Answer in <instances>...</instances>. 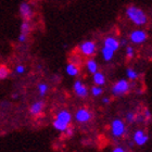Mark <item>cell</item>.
<instances>
[{"instance_id": "8992f818", "label": "cell", "mask_w": 152, "mask_h": 152, "mask_svg": "<svg viewBox=\"0 0 152 152\" xmlns=\"http://www.w3.org/2000/svg\"><path fill=\"white\" fill-rule=\"evenodd\" d=\"M74 118L77 123L79 124H87L89 123L92 118L91 112L86 108H79L74 114Z\"/></svg>"}, {"instance_id": "ffe728a7", "label": "cell", "mask_w": 152, "mask_h": 152, "mask_svg": "<svg viewBox=\"0 0 152 152\" xmlns=\"http://www.w3.org/2000/svg\"><path fill=\"white\" fill-rule=\"evenodd\" d=\"M31 28H32V26H31L29 21H23L22 24H21V33L28 35V33L31 32Z\"/></svg>"}, {"instance_id": "6da1fadb", "label": "cell", "mask_w": 152, "mask_h": 152, "mask_svg": "<svg viewBox=\"0 0 152 152\" xmlns=\"http://www.w3.org/2000/svg\"><path fill=\"white\" fill-rule=\"evenodd\" d=\"M126 16L137 26H145L148 23V15L142 9L136 6H129L126 9Z\"/></svg>"}, {"instance_id": "5bb4252c", "label": "cell", "mask_w": 152, "mask_h": 152, "mask_svg": "<svg viewBox=\"0 0 152 152\" xmlns=\"http://www.w3.org/2000/svg\"><path fill=\"white\" fill-rule=\"evenodd\" d=\"M105 75L101 72H96L95 74H92V82L97 86H103L105 84Z\"/></svg>"}, {"instance_id": "3957f363", "label": "cell", "mask_w": 152, "mask_h": 152, "mask_svg": "<svg viewBox=\"0 0 152 152\" xmlns=\"http://www.w3.org/2000/svg\"><path fill=\"white\" fill-rule=\"evenodd\" d=\"M130 90V83L127 79H118L111 88V92L114 97H122Z\"/></svg>"}, {"instance_id": "9c48e42d", "label": "cell", "mask_w": 152, "mask_h": 152, "mask_svg": "<svg viewBox=\"0 0 152 152\" xmlns=\"http://www.w3.org/2000/svg\"><path fill=\"white\" fill-rule=\"evenodd\" d=\"M148 140H149V136H148V134L146 133V130L137 129L134 132L133 142L135 143V145H137V146H139V147H142L148 142Z\"/></svg>"}, {"instance_id": "ac0fdd59", "label": "cell", "mask_w": 152, "mask_h": 152, "mask_svg": "<svg viewBox=\"0 0 152 152\" xmlns=\"http://www.w3.org/2000/svg\"><path fill=\"white\" fill-rule=\"evenodd\" d=\"M90 94L91 96L94 97H99V96H101L103 94V88H102V86H92L91 88H90Z\"/></svg>"}, {"instance_id": "7402d4cb", "label": "cell", "mask_w": 152, "mask_h": 152, "mask_svg": "<svg viewBox=\"0 0 152 152\" xmlns=\"http://www.w3.org/2000/svg\"><path fill=\"white\" fill-rule=\"evenodd\" d=\"M135 121H136V113H134L133 111H129L125 114V122H127V123H134Z\"/></svg>"}, {"instance_id": "52a82bcc", "label": "cell", "mask_w": 152, "mask_h": 152, "mask_svg": "<svg viewBox=\"0 0 152 152\" xmlns=\"http://www.w3.org/2000/svg\"><path fill=\"white\" fill-rule=\"evenodd\" d=\"M148 39V33L143 29H135L129 34V40L135 45H141Z\"/></svg>"}, {"instance_id": "7a4b0ae2", "label": "cell", "mask_w": 152, "mask_h": 152, "mask_svg": "<svg viewBox=\"0 0 152 152\" xmlns=\"http://www.w3.org/2000/svg\"><path fill=\"white\" fill-rule=\"evenodd\" d=\"M72 118H73V116H72V113L70 111L61 110V111H59L56 114L54 120L52 122V126H53V128L56 130L60 132V133H63L64 130L71 125Z\"/></svg>"}, {"instance_id": "30bf717a", "label": "cell", "mask_w": 152, "mask_h": 152, "mask_svg": "<svg viewBox=\"0 0 152 152\" xmlns=\"http://www.w3.org/2000/svg\"><path fill=\"white\" fill-rule=\"evenodd\" d=\"M20 15L23 19V21H31L33 18V9L31 4L27 2H23L20 6Z\"/></svg>"}, {"instance_id": "484cf974", "label": "cell", "mask_w": 152, "mask_h": 152, "mask_svg": "<svg viewBox=\"0 0 152 152\" xmlns=\"http://www.w3.org/2000/svg\"><path fill=\"white\" fill-rule=\"evenodd\" d=\"M63 134L65 135L66 137H72L73 136V134H74V128L73 127H71V126H69L66 128V129L64 130L63 132Z\"/></svg>"}, {"instance_id": "2e32d148", "label": "cell", "mask_w": 152, "mask_h": 152, "mask_svg": "<svg viewBox=\"0 0 152 152\" xmlns=\"http://www.w3.org/2000/svg\"><path fill=\"white\" fill-rule=\"evenodd\" d=\"M114 53H115V52H113V51L110 50V49H108V48L102 47V49H101L102 58H103V60L107 61V62H110V61L113 59Z\"/></svg>"}, {"instance_id": "277c9868", "label": "cell", "mask_w": 152, "mask_h": 152, "mask_svg": "<svg viewBox=\"0 0 152 152\" xmlns=\"http://www.w3.org/2000/svg\"><path fill=\"white\" fill-rule=\"evenodd\" d=\"M126 122L121 118H115L111 123V134L114 138H122L126 134Z\"/></svg>"}, {"instance_id": "e0dca14e", "label": "cell", "mask_w": 152, "mask_h": 152, "mask_svg": "<svg viewBox=\"0 0 152 152\" xmlns=\"http://www.w3.org/2000/svg\"><path fill=\"white\" fill-rule=\"evenodd\" d=\"M126 76L129 80H136V79H138V77H139V73H138L135 69H133V67H127Z\"/></svg>"}, {"instance_id": "603a6c76", "label": "cell", "mask_w": 152, "mask_h": 152, "mask_svg": "<svg viewBox=\"0 0 152 152\" xmlns=\"http://www.w3.org/2000/svg\"><path fill=\"white\" fill-rule=\"evenodd\" d=\"M125 52H126L127 59H133L134 56H135V50H134V48L132 46H127Z\"/></svg>"}, {"instance_id": "cb8c5ba5", "label": "cell", "mask_w": 152, "mask_h": 152, "mask_svg": "<svg viewBox=\"0 0 152 152\" xmlns=\"http://www.w3.org/2000/svg\"><path fill=\"white\" fill-rule=\"evenodd\" d=\"M142 117H143V121H146V122H150V121H151V112H150L149 109H147V108L145 109Z\"/></svg>"}, {"instance_id": "d6986e66", "label": "cell", "mask_w": 152, "mask_h": 152, "mask_svg": "<svg viewBox=\"0 0 152 152\" xmlns=\"http://www.w3.org/2000/svg\"><path fill=\"white\" fill-rule=\"evenodd\" d=\"M10 74L9 67L4 65V64H0V80L1 79H6Z\"/></svg>"}, {"instance_id": "ba28073f", "label": "cell", "mask_w": 152, "mask_h": 152, "mask_svg": "<svg viewBox=\"0 0 152 152\" xmlns=\"http://www.w3.org/2000/svg\"><path fill=\"white\" fill-rule=\"evenodd\" d=\"M73 90L75 92V95L80 99H85L88 97L89 95V90L87 88V86L82 82V80H75L74 82V85H73Z\"/></svg>"}, {"instance_id": "44dd1931", "label": "cell", "mask_w": 152, "mask_h": 152, "mask_svg": "<svg viewBox=\"0 0 152 152\" xmlns=\"http://www.w3.org/2000/svg\"><path fill=\"white\" fill-rule=\"evenodd\" d=\"M37 90H38V92H39V95H40L41 97H44L48 91V85L45 84V83H40V84H38V86H37Z\"/></svg>"}, {"instance_id": "f1b7e54d", "label": "cell", "mask_w": 152, "mask_h": 152, "mask_svg": "<svg viewBox=\"0 0 152 152\" xmlns=\"http://www.w3.org/2000/svg\"><path fill=\"white\" fill-rule=\"evenodd\" d=\"M110 100H111V99L109 98V97H103V98H102V102H103L104 104H108V103H110Z\"/></svg>"}, {"instance_id": "f546056e", "label": "cell", "mask_w": 152, "mask_h": 152, "mask_svg": "<svg viewBox=\"0 0 152 152\" xmlns=\"http://www.w3.org/2000/svg\"><path fill=\"white\" fill-rule=\"evenodd\" d=\"M128 145H129V147H133L134 146V142H133V141H129V142H128Z\"/></svg>"}, {"instance_id": "9a60e30c", "label": "cell", "mask_w": 152, "mask_h": 152, "mask_svg": "<svg viewBox=\"0 0 152 152\" xmlns=\"http://www.w3.org/2000/svg\"><path fill=\"white\" fill-rule=\"evenodd\" d=\"M86 69H87V71H88L90 74H95L96 72H98L99 67H98L97 61L91 59V58L87 59V61H86Z\"/></svg>"}, {"instance_id": "8fae6325", "label": "cell", "mask_w": 152, "mask_h": 152, "mask_svg": "<svg viewBox=\"0 0 152 152\" xmlns=\"http://www.w3.org/2000/svg\"><path fill=\"white\" fill-rule=\"evenodd\" d=\"M103 47L108 48V49L112 50L113 52H116L121 47L120 40L116 39L115 37H113V36H108V37H105L104 40H103Z\"/></svg>"}, {"instance_id": "4fadbf2b", "label": "cell", "mask_w": 152, "mask_h": 152, "mask_svg": "<svg viewBox=\"0 0 152 152\" xmlns=\"http://www.w3.org/2000/svg\"><path fill=\"white\" fill-rule=\"evenodd\" d=\"M65 72L69 76H72V77H75L79 74V66L78 64L74 63V62H70L67 64L66 67H65Z\"/></svg>"}, {"instance_id": "7c38bea8", "label": "cell", "mask_w": 152, "mask_h": 152, "mask_svg": "<svg viewBox=\"0 0 152 152\" xmlns=\"http://www.w3.org/2000/svg\"><path fill=\"white\" fill-rule=\"evenodd\" d=\"M44 109H45V102L39 100V101L34 102V103L29 107V113H31V115H33V116H38L40 113H42Z\"/></svg>"}, {"instance_id": "d4e9b609", "label": "cell", "mask_w": 152, "mask_h": 152, "mask_svg": "<svg viewBox=\"0 0 152 152\" xmlns=\"http://www.w3.org/2000/svg\"><path fill=\"white\" fill-rule=\"evenodd\" d=\"M25 71H26V69H25V66H24V65H22V64H19V65H16V67H15V73L16 74H19V75H22V74L25 73Z\"/></svg>"}, {"instance_id": "4316f807", "label": "cell", "mask_w": 152, "mask_h": 152, "mask_svg": "<svg viewBox=\"0 0 152 152\" xmlns=\"http://www.w3.org/2000/svg\"><path fill=\"white\" fill-rule=\"evenodd\" d=\"M112 152H127V150L125 148H123V147L117 146V147H114Z\"/></svg>"}, {"instance_id": "5b68a950", "label": "cell", "mask_w": 152, "mask_h": 152, "mask_svg": "<svg viewBox=\"0 0 152 152\" xmlns=\"http://www.w3.org/2000/svg\"><path fill=\"white\" fill-rule=\"evenodd\" d=\"M79 52L85 57H92L97 52V44L94 40H85L78 46Z\"/></svg>"}, {"instance_id": "83f0119b", "label": "cell", "mask_w": 152, "mask_h": 152, "mask_svg": "<svg viewBox=\"0 0 152 152\" xmlns=\"http://www.w3.org/2000/svg\"><path fill=\"white\" fill-rule=\"evenodd\" d=\"M26 39H27V35H25V34H20V36H19V41L20 42H25L26 41Z\"/></svg>"}]
</instances>
